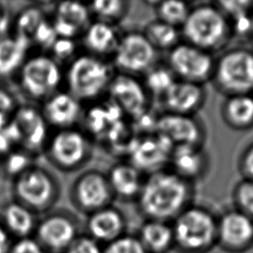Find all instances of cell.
<instances>
[{
  "label": "cell",
  "instance_id": "obj_1",
  "mask_svg": "<svg viewBox=\"0 0 253 253\" xmlns=\"http://www.w3.org/2000/svg\"><path fill=\"white\" fill-rule=\"evenodd\" d=\"M190 193L187 180L174 172L160 170L143 182L137 197L140 210L149 219L167 221L187 208Z\"/></svg>",
  "mask_w": 253,
  "mask_h": 253
},
{
  "label": "cell",
  "instance_id": "obj_2",
  "mask_svg": "<svg viewBox=\"0 0 253 253\" xmlns=\"http://www.w3.org/2000/svg\"><path fill=\"white\" fill-rule=\"evenodd\" d=\"M231 32L224 13L211 5H201L191 9L182 26V34L187 43L206 51L222 46Z\"/></svg>",
  "mask_w": 253,
  "mask_h": 253
},
{
  "label": "cell",
  "instance_id": "obj_3",
  "mask_svg": "<svg viewBox=\"0 0 253 253\" xmlns=\"http://www.w3.org/2000/svg\"><path fill=\"white\" fill-rule=\"evenodd\" d=\"M174 243L182 250L196 253L209 249L217 239V221L207 210L189 207L181 211L172 226Z\"/></svg>",
  "mask_w": 253,
  "mask_h": 253
},
{
  "label": "cell",
  "instance_id": "obj_4",
  "mask_svg": "<svg viewBox=\"0 0 253 253\" xmlns=\"http://www.w3.org/2000/svg\"><path fill=\"white\" fill-rule=\"evenodd\" d=\"M13 191L17 202L35 211L48 210L58 196L57 183L43 167L30 165L15 176Z\"/></svg>",
  "mask_w": 253,
  "mask_h": 253
},
{
  "label": "cell",
  "instance_id": "obj_5",
  "mask_svg": "<svg viewBox=\"0 0 253 253\" xmlns=\"http://www.w3.org/2000/svg\"><path fill=\"white\" fill-rule=\"evenodd\" d=\"M110 66L96 56L83 54L76 57L67 70L69 94L76 100H90L100 95L110 85Z\"/></svg>",
  "mask_w": 253,
  "mask_h": 253
},
{
  "label": "cell",
  "instance_id": "obj_6",
  "mask_svg": "<svg viewBox=\"0 0 253 253\" xmlns=\"http://www.w3.org/2000/svg\"><path fill=\"white\" fill-rule=\"evenodd\" d=\"M213 77L229 95L253 91V51L246 48L228 50L214 63Z\"/></svg>",
  "mask_w": 253,
  "mask_h": 253
},
{
  "label": "cell",
  "instance_id": "obj_7",
  "mask_svg": "<svg viewBox=\"0 0 253 253\" xmlns=\"http://www.w3.org/2000/svg\"><path fill=\"white\" fill-rule=\"evenodd\" d=\"M61 81L57 62L47 55L30 57L20 67V85L24 92L34 99L50 95Z\"/></svg>",
  "mask_w": 253,
  "mask_h": 253
},
{
  "label": "cell",
  "instance_id": "obj_8",
  "mask_svg": "<svg viewBox=\"0 0 253 253\" xmlns=\"http://www.w3.org/2000/svg\"><path fill=\"white\" fill-rule=\"evenodd\" d=\"M169 68L178 79L201 84L208 80L214 69V61L209 51L190 43H178L168 56Z\"/></svg>",
  "mask_w": 253,
  "mask_h": 253
},
{
  "label": "cell",
  "instance_id": "obj_9",
  "mask_svg": "<svg viewBox=\"0 0 253 253\" xmlns=\"http://www.w3.org/2000/svg\"><path fill=\"white\" fill-rule=\"evenodd\" d=\"M70 196L78 210L92 213L108 207L113 192L107 175L99 170L90 169L81 173L74 180Z\"/></svg>",
  "mask_w": 253,
  "mask_h": 253
},
{
  "label": "cell",
  "instance_id": "obj_10",
  "mask_svg": "<svg viewBox=\"0 0 253 253\" xmlns=\"http://www.w3.org/2000/svg\"><path fill=\"white\" fill-rule=\"evenodd\" d=\"M156 58V49L141 33H128L121 38L115 49L114 62L124 73L148 71Z\"/></svg>",
  "mask_w": 253,
  "mask_h": 253
},
{
  "label": "cell",
  "instance_id": "obj_11",
  "mask_svg": "<svg viewBox=\"0 0 253 253\" xmlns=\"http://www.w3.org/2000/svg\"><path fill=\"white\" fill-rule=\"evenodd\" d=\"M85 135L72 127L56 132L49 141L48 154L52 162L61 169L70 170L81 165L88 154Z\"/></svg>",
  "mask_w": 253,
  "mask_h": 253
},
{
  "label": "cell",
  "instance_id": "obj_12",
  "mask_svg": "<svg viewBox=\"0 0 253 253\" xmlns=\"http://www.w3.org/2000/svg\"><path fill=\"white\" fill-rule=\"evenodd\" d=\"M174 146L163 135L149 134L133 141L130 151V164L139 171H160L170 160Z\"/></svg>",
  "mask_w": 253,
  "mask_h": 253
},
{
  "label": "cell",
  "instance_id": "obj_13",
  "mask_svg": "<svg viewBox=\"0 0 253 253\" xmlns=\"http://www.w3.org/2000/svg\"><path fill=\"white\" fill-rule=\"evenodd\" d=\"M37 241L44 249L65 251L77 237V227L67 214L55 212L46 215L36 226Z\"/></svg>",
  "mask_w": 253,
  "mask_h": 253
},
{
  "label": "cell",
  "instance_id": "obj_14",
  "mask_svg": "<svg viewBox=\"0 0 253 253\" xmlns=\"http://www.w3.org/2000/svg\"><path fill=\"white\" fill-rule=\"evenodd\" d=\"M217 239L228 250L245 249L253 242V218L239 210L225 212L217 221Z\"/></svg>",
  "mask_w": 253,
  "mask_h": 253
},
{
  "label": "cell",
  "instance_id": "obj_15",
  "mask_svg": "<svg viewBox=\"0 0 253 253\" xmlns=\"http://www.w3.org/2000/svg\"><path fill=\"white\" fill-rule=\"evenodd\" d=\"M110 94L113 102L134 119L145 113L147 107L146 89L138 80L129 74H120L110 83Z\"/></svg>",
  "mask_w": 253,
  "mask_h": 253
},
{
  "label": "cell",
  "instance_id": "obj_16",
  "mask_svg": "<svg viewBox=\"0 0 253 253\" xmlns=\"http://www.w3.org/2000/svg\"><path fill=\"white\" fill-rule=\"evenodd\" d=\"M156 132L166 137L172 145H198L202 129L190 115L168 113L157 119Z\"/></svg>",
  "mask_w": 253,
  "mask_h": 253
},
{
  "label": "cell",
  "instance_id": "obj_17",
  "mask_svg": "<svg viewBox=\"0 0 253 253\" xmlns=\"http://www.w3.org/2000/svg\"><path fill=\"white\" fill-rule=\"evenodd\" d=\"M163 99L169 113L191 116L202 105L204 90L199 83L176 79Z\"/></svg>",
  "mask_w": 253,
  "mask_h": 253
},
{
  "label": "cell",
  "instance_id": "obj_18",
  "mask_svg": "<svg viewBox=\"0 0 253 253\" xmlns=\"http://www.w3.org/2000/svg\"><path fill=\"white\" fill-rule=\"evenodd\" d=\"M13 121L20 130L21 143L28 151H38L46 137V121L42 114L32 107H22L15 113Z\"/></svg>",
  "mask_w": 253,
  "mask_h": 253
},
{
  "label": "cell",
  "instance_id": "obj_19",
  "mask_svg": "<svg viewBox=\"0 0 253 253\" xmlns=\"http://www.w3.org/2000/svg\"><path fill=\"white\" fill-rule=\"evenodd\" d=\"M80 105L68 92H58L51 95L45 102L42 116L54 126L70 128L78 120Z\"/></svg>",
  "mask_w": 253,
  "mask_h": 253
},
{
  "label": "cell",
  "instance_id": "obj_20",
  "mask_svg": "<svg viewBox=\"0 0 253 253\" xmlns=\"http://www.w3.org/2000/svg\"><path fill=\"white\" fill-rule=\"evenodd\" d=\"M87 226L94 240L110 243L123 235L125 219L118 210L106 207L90 213Z\"/></svg>",
  "mask_w": 253,
  "mask_h": 253
},
{
  "label": "cell",
  "instance_id": "obj_21",
  "mask_svg": "<svg viewBox=\"0 0 253 253\" xmlns=\"http://www.w3.org/2000/svg\"><path fill=\"white\" fill-rule=\"evenodd\" d=\"M107 178L112 192L124 199L138 196L143 184L140 171L130 163L114 165Z\"/></svg>",
  "mask_w": 253,
  "mask_h": 253
},
{
  "label": "cell",
  "instance_id": "obj_22",
  "mask_svg": "<svg viewBox=\"0 0 253 253\" xmlns=\"http://www.w3.org/2000/svg\"><path fill=\"white\" fill-rule=\"evenodd\" d=\"M170 161L174 173L188 181L202 174L206 158L198 145H180L173 148Z\"/></svg>",
  "mask_w": 253,
  "mask_h": 253
},
{
  "label": "cell",
  "instance_id": "obj_23",
  "mask_svg": "<svg viewBox=\"0 0 253 253\" xmlns=\"http://www.w3.org/2000/svg\"><path fill=\"white\" fill-rule=\"evenodd\" d=\"M138 239L148 253H164L174 244L173 229L166 221L149 219L142 225Z\"/></svg>",
  "mask_w": 253,
  "mask_h": 253
},
{
  "label": "cell",
  "instance_id": "obj_24",
  "mask_svg": "<svg viewBox=\"0 0 253 253\" xmlns=\"http://www.w3.org/2000/svg\"><path fill=\"white\" fill-rule=\"evenodd\" d=\"M3 226L5 229L20 238L29 237L37 223L34 212L20 204L12 202L8 204L3 211Z\"/></svg>",
  "mask_w": 253,
  "mask_h": 253
},
{
  "label": "cell",
  "instance_id": "obj_25",
  "mask_svg": "<svg viewBox=\"0 0 253 253\" xmlns=\"http://www.w3.org/2000/svg\"><path fill=\"white\" fill-rule=\"evenodd\" d=\"M226 122L236 128H246L253 125V96L250 94L230 95L223 106Z\"/></svg>",
  "mask_w": 253,
  "mask_h": 253
},
{
  "label": "cell",
  "instance_id": "obj_26",
  "mask_svg": "<svg viewBox=\"0 0 253 253\" xmlns=\"http://www.w3.org/2000/svg\"><path fill=\"white\" fill-rule=\"evenodd\" d=\"M29 41L21 36L0 40V76L9 75L21 67Z\"/></svg>",
  "mask_w": 253,
  "mask_h": 253
},
{
  "label": "cell",
  "instance_id": "obj_27",
  "mask_svg": "<svg viewBox=\"0 0 253 253\" xmlns=\"http://www.w3.org/2000/svg\"><path fill=\"white\" fill-rule=\"evenodd\" d=\"M84 42L93 52L104 54L115 50L119 40L111 25L107 22L97 21L92 23L86 30Z\"/></svg>",
  "mask_w": 253,
  "mask_h": 253
},
{
  "label": "cell",
  "instance_id": "obj_28",
  "mask_svg": "<svg viewBox=\"0 0 253 253\" xmlns=\"http://www.w3.org/2000/svg\"><path fill=\"white\" fill-rule=\"evenodd\" d=\"M143 35L155 49H172L178 44L180 37L178 28L160 20L149 23Z\"/></svg>",
  "mask_w": 253,
  "mask_h": 253
},
{
  "label": "cell",
  "instance_id": "obj_29",
  "mask_svg": "<svg viewBox=\"0 0 253 253\" xmlns=\"http://www.w3.org/2000/svg\"><path fill=\"white\" fill-rule=\"evenodd\" d=\"M160 21L178 28L185 23L191 8L183 1H163L156 7Z\"/></svg>",
  "mask_w": 253,
  "mask_h": 253
},
{
  "label": "cell",
  "instance_id": "obj_30",
  "mask_svg": "<svg viewBox=\"0 0 253 253\" xmlns=\"http://www.w3.org/2000/svg\"><path fill=\"white\" fill-rule=\"evenodd\" d=\"M176 79L169 67L150 68L145 78V89L155 95L164 96Z\"/></svg>",
  "mask_w": 253,
  "mask_h": 253
},
{
  "label": "cell",
  "instance_id": "obj_31",
  "mask_svg": "<svg viewBox=\"0 0 253 253\" xmlns=\"http://www.w3.org/2000/svg\"><path fill=\"white\" fill-rule=\"evenodd\" d=\"M55 17L76 26L78 29H81L89 20V10L88 7L79 2H60L56 6Z\"/></svg>",
  "mask_w": 253,
  "mask_h": 253
},
{
  "label": "cell",
  "instance_id": "obj_32",
  "mask_svg": "<svg viewBox=\"0 0 253 253\" xmlns=\"http://www.w3.org/2000/svg\"><path fill=\"white\" fill-rule=\"evenodd\" d=\"M44 20L39 7H27L21 11L16 21L17 36L25 37L30 40L33 37L38 26Z\"/></svg>",
  "mask_w": 253,
  "mask_h": 253
},
{
  "label": "cell",
  "instance_id": "obj_33",
  "mask_svg": "<svg viewBox=\"0 0 253 253\" xmlns=\"http://www.w3.org/2000/svg\"><path fill=\"white\" fill-rule=\"evenodd\" d=\"M90 9L103 22L114 21L123 17L126 10V3L121 0H98L91 3Z\"/></svg>",
  "mask_w": 253,
  "mask_h": 253
},
{
  "label": "cell",
  "instance_id": "obj_34",
  "mask_svg": "<svg viewBox=\"0 0 253 253\" xmlns=\"http://www.w3.org/2000/svg\"><path fill=\"white\" fill-rule=\"evenodd\" d=\"M103 253H148L140 240L134 236L122 235L108 243Z\"/></svg>",
  "mask_w": 253,
  "mask_h": 253
},
{
  "label": "cell",
  "instance_id": "obj_35",
  "mask_svg": "<svg viewBox=\"0 0 253 253\" xmlns=\"http://www.w3.org/2000/svg\"><path fill=\"white\" fill-rule=\"evenodd\" d=\"M235 201L238 210L253 218V180L246 179L238 184L235 190Z\"/></svg>",
  "mask_w": 253,
  "mask_h": 253
},
{
  "label": "cell",
  "instance_id": "obj_36",
  "mask_svg": "<svg viewBox=\"0 0 253 253\" xmlns=\"http://www.w3.org/2000/svg\"><path fill=\"white\" fill-rule=\"evenodd\" d=\"M217 7L229 20L253 11L252 2L250 1H220L217 2Z\"/></svg>",
  "mask_w": 253,
  "mask_h": 253
},
{
  "label": "cell",
  "instance_id": "obj_37",
  "mask_svg": "<svg viewBox=\"0 0 253 253\" xmlns=\"http://www.w3.org/2000/svg\"><path fill=\"white\" fill-rule=\"evenodd\" d=\"M56 35L53 30L52 24L43 20L35 31L32 39L42 47H50L56 40Z\"/></svg>",
  "mask_w": 253,
  "mask_h": 253
},
{
  "label": "cell",
  "instance_id": "obj_38",
  "mask_svg": "<svg viewBox=\"0 0 253 253\" xmlns=\"http://www.w3.org/2000/svg\"><path fill=\"white\" fill-rule=\"evenodd\" d=\"M65 253H103L96 240L89 236H77Z\"/></svg>",
  "mask_w": 253,
  "mask_h": 253
},
{
  "label": "cell",
  "instance_id": "obj_39",
  "mask_svg": "<svg viewBox=\"0 0 253 253\" xmlns=\"http://www.w3.org/2000/svg\"><path fill=\"white\" fill-rule=\"evenodd\" d=\"M30 166L29 157L22 152L10 153L5 161V168L11 175L17 176Z\"/></svg>",
  "mask_w": 253,
  "mask_h": 253
},
{
  "label": "cell",
  "instance_id": "obj_40",
  "mask_svg": "<svg viewBox=\"0 0 253 253\" xmlns=\"http://www.w3.org/2000/svg\"><path fill=\"white\" fill-rule=\"evenodd\" d=\"M8 253H45L39 242L33 238H20L12 244Z\"/></svg>",
  "mask_w": 253,
  "mask_h": 253
},
{
  "label": "cell",
  "instance_id": "obj_41",
  "mask_svg": "<svg viewBox=\"0 0 253 253\" xmlns=\"http://www.w3.org/2000/svg\"><path fill=\"white\" fill-rule=\"evenodd\" d=\"M52 53L60 59H65L71 56L75 51V42L71 39L56 38L50 46Z\"/></svg>",
  "mask_w": 253,
  "mask_h": 253
},
{
  "label": "cell",
  "instance_id": "obj_42",
  "mask_svg": "<svg viewBox=\"0 0 253 253\" xmlns=\"http://www.w3.org/2000/svg\"><path fill=\"white\" fill-rule=\"evenodd\" d=\"M53 30L55 32L56 37L58 38H64V39H71L75 37L80 29H78L76 26L55 17V20L52 24Z\"/></svg>",
  "mask_w": 253,
  "mask_h": 253
},
{
  "label": "cell",
  "instance_id": "obj_43",
  "mask_svg": "<svg viewBox=\"0 0 253 253\" xmlns=\"http://www.w3.org/2000/svg\"><path fill=\"white\" fill-rule=\"evenodd\" d=\"M15 100L10 92L0 88V114L9 115L14 110Z\"/></svg>",
  "mask_w": 253,
  "mask_h": 253
},
{
  "label": "cell",
  "instance_id": "obj_44",
  "mask_svg": "<svg viewBox=\"0 0 253 253\" xmlns=\"http://www.w3.org/2000/svg\"><path fill=\"white\" fill-rule=\"evenodd\" d=\"M241 167L247 179L253 180V143L245 150L242 157Z\"/></svg>",
  "mask_w": 253,
  "mask_h": 253
},
{
  "label": "cell",
  "instance_id": "obj_45",
  "mask_svg": "<svg viewBox=\"0 0 253 253\" xmlns=\"http://www.w3.org/2000/svg\"><path fill=\"white\" fill-rule=\"evenodd\" d=\"M10 247L9 233L3 224L0 223V253H8Z\"/></svg>",
  "mask_w": 253,
  "mask_h": 253
},
{
  "label": "cell",
  "instance_id": "obj_46",
  "mask_svg": "<svg viewBox=\"0 0 253 253\" xmlns=\"http://www.w3.org/2000/svg\"><path fill=\"white\" fill-rule=\"evenodd\" d=\"M11 144L12 143L9 141V139L6 137V135L1 130L0 131V154H4V153L8 152Z\"/></svg>",
  "mask_w": 253,
  "mask_h": 253
},
{
  "label": "cell",
  "instance_id": "obj_47",
  "mask_svg": "<svg viewBox=\"0 0 253 253\" xmlns=\"http://www.w3.org/2000/svg\"><path fill=\"white\" fill-rule=\"evenodd\" d=\"M250 36L253 40V11H252V15H251V30H250Z\"/></svg>",
  "mask_w": 253,
  "mask_h": 253
}]
</instances>
